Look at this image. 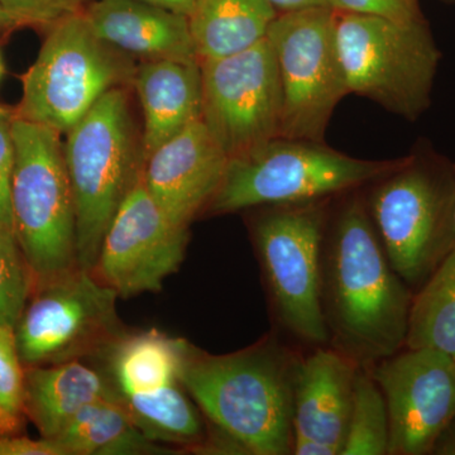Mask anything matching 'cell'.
Masks as SVG:
<instances>
[{"label":"cell","mask_w":455,"mask_h":455,"mask_svg":"<svg viewBox=\"0 0 455 455\" xmlns=\"http://www.w3.org/2000/svg\"><path fill=\"white\" fill-rule=\"evenodd\" d=\"M335 35L349 94L411 122L429 109L442 52L427 22L337 12Z\"/></svg>","instance_id":"ba28073f"},{"label":"cell","mask_w":455,"mask_h":455,"mask_svg":"<svg viewBox=\"0 0 455 455\" xmlns=\"http://www.w3.org/2000/svg\"><path fill=\"white\" fill-rule=\"evenodd\" d=\"M133 59L100 40L83 13L50 27L35 64L23 76L18 118L68 133L107 92L133 84Z\"/></svg>","instance_id":"9c48e42d"},{"label":"cell","mask_w":455,"mask_h":455,"mask_svg":"<svg viewBox=\"0 0 455 455\" xmlns=\"http://www.w3.org/2000/svg\"><path fill=\"white\" fill-rule=\"evenodd\" d=\"M52 440L65 455L180 454L175 448L147 438L116 397L84 407Z\"/></svg>","instance_id":"603a6c76"},{"label":"cell","mask_w":455,"mask_h":455,"mask_svg":"<svg viewBox=\"0 0 455 455\" xmlns=\"http://www.w3.org/2000/svg\"><path fill=\"white\" fill-rule=\"evenodd\" d=\"M403 163L362 160L324 142L278 137L228 158L203 215H226L272 204L331 199L366 188Z\"/></svg>","instance_id":"5b68a950"},{"label":"cell","mask_w":455,"mask_h":455,"mask_svg":"<svg viewBox=\"0 0 455 455\" xmlns=\"http://www.w3.org/2000/svg\"><path fill=\"white\" fill-rule=\"evenodd\" d=\"M23 424H25V420L11 414V412L0 403V435H5V434H20V431L23 429Z\"/></svg>","instance_id":"d590c367"},{"label":"cell","mask_w":455,"mask_h":455,"mask_svg":"<svg viewBox=\"0 0 455 455\" xmlns=\"http://www.w3.org/2000/svg\"><path fill=\"white\" fill-rule=\"evenodd\" d=\"M140 155L124 88L107 92L66 133L80 267L94 269L108 226L140 178Z\"/></svg>","instance_id":"8992f818"},{"label":"cell","mask_w":455,"mask_h":455,"mask_svg":"<svg viewBox=\"0 0 455 455\" xmlns=\"http://www.w3.org/2000/svg\"><path fill=\"white\" fill-rule=\"evenodd\" d=\"M302 355L274 331L227 355H212L188 341L180 382L205 418L245 455H291Z\"/></svg>","instance_id":"7a4b0ae2"},{"label":"cell","mask_w":455,"mask_h":455,"mask_svg":"<svg viewBox=\"0 0 455 455\" xmlns=\"http://www.w3.org/2000/svg\"><path fill=\"white\" fill-rule=\"evenodd\" d=\"M18 25L14 22L13 18L9 16L5 9L0 4V35H5L12 29L17 28Z\"/></svg>","instance_id":"8d00e7d4"},{"label":"cell","mask_w":455,"mask_h":455,"mask_svg":"<svg viewBox=\"0 0 455 455\" xmlns=\"http://www.w3.org/2000/svg\"><path fill=\"white\" fill-rule=\"evenodd\" d=\"M331 7L344 13L371 14L403 25L427 22L419 0H329Z\"/></svg>","instance_id":"f1b7e54d"},{"label":"cell","mask_w":455,"mask_h":455,"mask_svg":"<svg viewBox=\"0 0 455 455\" xmlns=\"http://www.w3.org/2000/svg\"><path fill=\"white\" fill-rule=\"evenodd\" d=\"M334 199L245 211L275 331L300 349L329 346L320 304V262Z\"/></svg>","instance_id":"277c9868"},{"label":"cell","mask_w":455,"mask_h":455,"mask_svg":"<svg viewBox=\"0 0 455 455\" xmlns=\"http://www.w3.org/2000/svg\"><path fill=\"white\" fill-rule=\"evenodd\" d=\"M227 163L226 152L199 121L155 149L140 179L172 223L190 228L217 193Z\"/></svg>","instance_id":"9a60e30c"},{"label":"cell","mask_w":455,"mask_h":455,"mask_svg":"<svg viewBox=\"0 0 455 455\" xmlns=\"http://www.w3.org/2000/svg\"><path fill=\"white\" fill-rule=\"evenodd\" d=\"M453 265H455V251H454V253L451 254V259H449L447 260V262H445L444 265H443V267L440 268L439 271H444V269L451 267V266H453ZM438 272H436V274H438Z\"/></svg>","instance_id":"74e56055"},{"label":"cell","mask_w":455,"mask_h":455,"mask_svg":"<svg viewBox=\"0 0 455 455\" xmlns=\"http://www.w3.org/2000/svg\"><path fill=\"white\" fill-rule=\"evenodd\" d=\"M116 398L147 438L180 453L209 454L212 425L181 382L147 394Z\"/></svg>","instance_id":"44dd1931"},{"label":"cell","mask_w":455,"mask_h":455,"mask_svg":"<svg viewBox=\"0 0 455 455\" xmlns=\"http://www.w3.org/2000/svg\"><path fill=\"white\" fill-rule=\"evenodd\" d=\"M358 370L355 362L329 346L302 355L293 397L295 435L331 445L340 455Z\"/></svg>","instance_id":"2e32d148"},{"label":"cell","mask_w":455,"mask_h":455,"mask_svg":"<svg viewBox=\"0 0 455 455\" xmlns=\"http://www.w3.org/2000/svg\"><path fill=\"white\" fill-rule=\"evenodd\" d=\"M107 397L116 395L106 376L83 361L26 367L23 410L42 438L55 439L80 410Z\"/></svg>","instance_id":"d6986e66"},{"label":"cell","mask_w":455,"mask_h":455,"mask_svg":"<svg viewBox=\"0 0 455 455\" xmlns=\"http://www.w3.org/2000/svg\"><path fill=\"white\" fill-rule=\"evenodd\" d=\"M140 2L148 3L156 7L167 9L173 13L187 17L190 16L196 4V0H140Z\"/></svg>","instance_id":"e575fe53"},{"label":"cell","mask_w":455,"mask_h":455,"mask_svg":"<svg viewBox=\"0 0 455 455\" xmlns=\"http://www.w3.org/2000/svg\"><path fill=\"white\" fill-rule=\"evenodd\" d=\"M443 2L454 3V4H455V0H443Z\"/></svg>","instance_id":"ab89813d"},{"label":"cell","mask_w":455,"mask_h":455,"mask_svg":"<svg viewBox=\"0 0 455 455\" xmlns=\"http://www.w3.org/2000/svg\"><path fill=\"white\" fill-rule=\"evenodd\" d=\"M188 343L155 328L128 331L92 363L106 376L116 396L147 394L180 382Z\"/></svg>","instance_id":"ffe728a7"},{"label":"cell","mask_w":455,"mask_h":455,"mask_svg":"<svg viewBox=\"0 0 455 455\" xmlns=\"http://www.w3.org/2000/svg\"><path fill=\"white\" fill-rule=\"evenodd\" d=\"M406 347L442 350L455 359V265L416 293Z\"/></svg>","instance_id":"cb8c5ba5"},{"label":"cell","mask_w":455,"mask_h":455,"mask_svg":"<svg viewBox=\"0 0 455 455\" xmlns=\"http://www.w3.org/2000/svg\"><path fill=\"white\" fill-rule=\"evenodd\" d=\"M390 419L388 455H431L455 416V359L433 348H405L370 370Z\"/></svg>","instance_id":"5bb4252c"},{"label":"cell","mask_w":455,"mask_h":455,"mask_svg":"<svg viewBox=\"0 0 455 455\" xmlns=\"http://www.w3.org/2000/svg\"><path fill=\"white\" fill-rule=\"evenodd\" d=\"M35 280L13 230L0 226V325L16 328Z\"/></svg>","instance_id":"484cf974"},{"label":"cell","mask_w":455,"mask_h":455,"mask_svg":"<svg viewBox=\"0 0 455 455\" xmlns=\"http://www.w3.org/2000/svg\"><path fill=\"white\" fill-rule=\"evenodd\" d=\"M202 121L228 158L281 137L283 88L267 40L200 61Z\"/></svg>","instance_id":"7c38bea8"},{"label":"cell","mask_w":455,"mask_h":455,"mask_svg":"<svg viewBox=\"0 0 455 455\" xmlns=\"http://www.w3.org/2000/svg\"><path fill=\"white\" fill-rule=\"evenodd\" d=\"M278 14L286 12L301 11V9L331 7L329 0H267Z\"/></svg>","instance_id":"d6a6232c"},{"label":"cell","mask_w":455,"mask_h":455,"mask_svg":"<svg viewBox=\"0 0 455 455\" xmlns=\"http://www.w3.org/2000/svg\"><path fill=\"white\" fill-rule=\"evenodd\" d=\"M12 214L36 284L77 267L76 211L60 134L14 118Z\"/></svg>","instance_id":"52a82bcc"},{"label":"cell","mask_w":455,"mask_h":455,"mask_svg":"<svg viewBox=\"0 0 455 455\" xmlns=\"http://www.w3.org/2000/svg\"><path fill=\"white\" fill-rule=\"evenodd\" d=\"M100 40L147 61H199L188 18L140 0H94L84 11Z\"/></svg>","instance_id":"e0dca14e"},{"label":"cell","mask_w":455,"mask_h":455,"mask_svg":"<svg viewBox=\"0 0 455 455\" xmlns=\"http://www.w3.org/2000/svg\"><path fill=\"white\" fill-rule=\"evenodd\" d=\"M94 0H0L18 26L52 27L74 14L83 13Z\"/></svg>","instance_id":"83f0119b"},{"label":"cell","mask_w":455,"mask_h":455,"mask_svg":"<svg viewBox=\"0 0 455 455\" xmlns=\"http://www.w3.org/2000/svg\"><path fill=\"white\" fill-rule=\"evenodd\" d=\"M113 289L92 269L75 267L36 284L18 320L16 340L25 367L94 359L127 333Z\"/></svg>","instance_id":"30bf717a"},{"label":"cell","mask_w":455,"mask_h":455,"mask_svg":"<svg viewBox=\"0 0 455 455\" xmlns=\"http://www.w3.org/2000/svg\"><path fill=\"white\" fill-rule=\"evenodd\" d=\"M431 455H455V416L440 433Z\"/></svg>","instance_id":"836d02e7"},{"label":"cell","mask_w":455,"mask_h":455,"mask_svg":"<svg viewBox=\"0 0 455 455\" xmlns=\"http://www.w3.org/2000/svg\"><path fill=\"white\" fill-rule=\"evenodd\" d=\"M3 73V65H2V59H0V76H2Z\"/></svg>","instance_id":"f35d334b"},{"label":"cell","mask_w":455,"mask_h":455,"mask_svg":"<svg viewBox=\"0 0 455 455\" xmlns=\"http://www.w3.org/2000/svg\"><path fill=\"white\" fill-rule=\"evenodd\" d=\"M293 455H339L337 449L317 440L304 438V436H293Z\"/></svg>","instance_id":"1f68e13d"},{"label":"cell","mask_w":455,"mask_h":455,"mask_svg":"<svg viewBox=\"0 0 455 455\" xmlns=\"http://www.w3.org/2000/svg\"><path fill=\"white\" fill-rule=\"evenodd\" d=\"M25 372L14 328L0 325V403L22 420L26 419L23 410Z\"/></svg>","instance_id":"4316f807"},{"label":"cell","mask_w":455,"mask_h":455,"mask_svg":"<svg viewBox=\"0 0 455 455\" xmlns=\"http://www.w3.org/2000/svg\"><path fill=\"white\" fill-rule=\"evenodd\" d=\"M414 298L387 259L364 188L335 197L320 262L329 347L370 371L405 348Z\"/></svg>","instance_id":"6da1fadb"},{"label":"cell","mask_w":455,"mask_h":455,"mask_svg":"<svg viewBox=\"0 0 455 455\" xmlns=\"http://www.w3.org/2000/svg\"><path fill=\"white\" fill-rule=\"evenodd\" d=\"M188 239V228L169 220L140 178L107 228L92 272L122 299L160 291L181 266Z\"/></svg>","instance_id":"4fadbf2b"},{"label":"cell","mask_w":455,"mask_h":455,"mask_svg":"<svg viewBox=\"0 0 455 455\" xmlns=\"http://www.w3.org/2000/svg\"><path fill=\"white\" fill-rule=\"evenodd\" d=\"M277 16L267 0H196L188 18L199 61L251 49Z\"/></svg>","instance_id":"7402d4cb"},{"label":"cell","mask_w":455,"mask_h":455,"mask_svg":"<svg viewBox=\"0 0 455 455\" xmlns=\"http://www.w3.org/2000/svg\"><path fill=\"white\" fill-rule=\"evenodd\" d=\"M134 86L145 114L142 160L193 123L202 121L200 61H146Z\"/></svg>","instance_id":"ac0fdd59"},{"label":"cell","mask_w":455,"mask_h":455,"mask_svg":"<svg viewBox=\"0 0 455 455\" xmlns=\"http://www.w3.org/2000/svg\"><path fill=\"white\" fill-rule=\"evenodd\" d=\"M0 455H65V451L52 439L5 434L0 435Z\"/></svg>","instance_id":"4dcf8cb0"},{"label":"cell","mask_w":455,"mask_h":455,"mask_svg":"<svg viewBox=\"0 0 455 455\" xmlns=\"http://www.w3.org/2000/svg\"><path fill=\"white\" fill-rule=\"evenodd\" d=\"M364 196L392 268L416 295L455 251V164L424 140Z\"/></svg>","instance_id":"3957f363"},{"label":"cell","mask_w":455,"mask_h":455,"mask_svg":"<svg viewBox=\"0 0 455 455\" xmlns=\"http://www.w3.org/2000/svg\"><path fill=\"white\" fill-rule=\"evenodd\" d=\"M14 118L16 113L0 107V226L13 232L11 191L14 169Z\"/></svg>","instance_id":"f546056e"},{"label":"cell","mask_w":455,"mask_h":455,"mask_svg":"<svg viewBox=\"0 0 455 455\" xmlns=\"http://www.w3.org/2000/svg\"><path fill=\"white\" fill-rule=\"evenodd\" d=\"M331 7L280 13L267 40L283 88L281 137L324 142L335 108L349 94Z\"/></svg>","instance_id":"8fae6325"},{"label":"cell","mask_w":455,"mask_h":455,"mask_svg":"<svg viewBox=\"0 0 455 455\" xmlns=\"http://www.w3.org/2000/svg\"><path fill=\"white\" fill-rule=\"evenodd\" d=\"M390 419L379 383L359 368L348 431L340 455H388Z\"/></svg>","instance_id":"d4e9b609"}]
</instances>
